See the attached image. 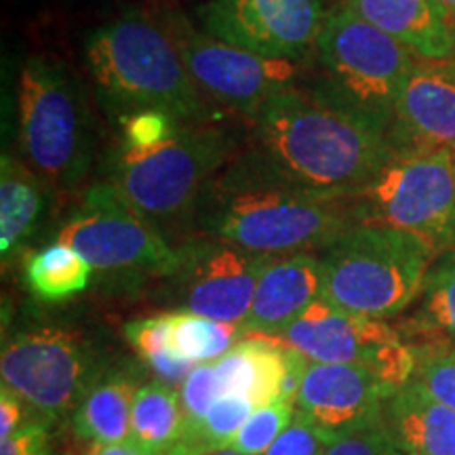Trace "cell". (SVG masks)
<instances>
[{
    "label": "cell",
    "mask_w": 455,
    "mask_h": 455,
    "mask_svg": "<svg viewBox=\"0 0 455 455\" xmlns=\"http://www.w3.org/2000/svg\"><path fill=\"white\" fill-rule=\"evenodd\" d=\"M261 167L325 196H356L396 155L388 131L318 87H289L253 116Z\"/></svg>",
    "instance_id": "cell-1"
},
{
    "label": "cell",
    "mask_w": 455,
    "mask_h": 455,
    "mask_svg": "<svg viewBox=\"0 0 455 455\" xmlns=\"http://www.w3.org/2000/svg\"><path fill=\"white\" fill-rule=\"evenodd\" d=\"M204 236L266 255L323 251L356 221L350 196H325L289 184L251 155L232 161L198 198Z\"/></svg>",
    "instance_id": "cell-2"
},
{
    "label": "cell",
    "mask_w": 455,
    "mask_h": 455,
    "mask_svg": "<svg viewBox=\"0 0 455 455\" xmlns=\"http://www.w3.org/2000/svg\"><path fill=\"white\" fill-rule=\"evenodd\" d=\"M87 61L101 98L127 114L158 110L180 123H201V89L171 34L167 13L131 11L101 26L87 43Z\"/></svg>",
    "instance_id": "cell-3"
},
{
    "label": "cell",
    "mask_w": 455,
    "mask_h": 455,
    "mask_svg": "<svg viewBox=\"0 0 455 455\" xmlns=\"http://www.w3.org/2000/svg\"><path fill=\"white\" fill-rule=\"evenodd\" d=\"M318 258L323 298L352 315L388 321L418 299L439 253L405 230L355 224Z\"/></svg>",
    "instance_id": "cell-4"
},
{
    "label": "cell",
    "mask_w": 455,
    "mask_h": 455,
    "mask_svg": "<svg viewBox=\"0 0 455 455\" xmlns=\"http://www.w3.org/2000/svg\"><path fill=\"white\" fill-rule=\"evenodd\" d=\"M318 89L388 131L395 106L418 61L398 43L341 3L327 11L316 41Z\"/></svg>",
    "instance_id": "cell-5"
},
{
    "label": "cell",
    "mask_w": 455,
    "mask_h": 455,
    "mask_svg": "<svg viewBox=\"0 0 455 455\" xmlns=\"http://www.w3.org/2000/svg\"><path fill=\"white\" fill-rule=\"evenodd\" d=\"M232 152L235 141L226 131L181 123L156 146L118 148L110 184L148 220H173L196 207Z\"/></svg>",
    "instance_id": "cell-6"
},
{
    "label": "cell",
    "mask_w": 455,
    "mask_h": 455,
    "mask_svg": "<svg viewBox=\"0 0 455 455\" xmlns=\"http://www.w3.org/2000/svg\"><path fill=\"white\" fill-rule=\"evenodd\" d=\"M20 140L30 167L55 188H74L91 163V124L64 66L32 57L20 78Z\"/></svg>",
    "instance_id": "cell-7"
},
{
    "label": "cell",
    "mask_w": 455,
    "mask_h": 455,
    "mask_svg": "<svg viewBox=\"0 0 455 455\" xmlns=\"http://www.w3.org/2000/svg\"><path fill=\"white\" fill-rule=\"evenodd\" d=\"M358 224H382L455 251V152H396L352 196Z\"/></svg>",
    "instance_id": "cell-8"
},
{
    "label": "cell",
    "mask_w": 455,
    "mask_h": 455,
    "mask_svg": "<svg viewBox=\"0 0 455 455\" xmlns=\"http://www.w3.org/2000/svg\"><path fill=\"white\" fill-rule=\"evenodd\" d=\"M57 241L70 244L91 268L106 275L171 278L180 266L178 249L112 184L89 188L72 218L60 228Z\"/></svg>",
    "instance_id": "cell-9"
},
{
    "label": "cell",
    "mask_w": 455,
    "mask_h": 455,
    "mask_svg": "<svg viewBox=\"0 0 455 455\" xmlns=\"http://www.w3.org/2000/svg\"><path fill=\"white\" fill-rule=\"evenodd\" d=\"M0 375L44 424L81 405L101 378L95 352L78 333L41 327L11 338L0 356Z\"/></svg>",
    "instance_id": "cell-10"
},
{
    "label": "cell",
    "mask_w": 455,
    "mask_h": 455,
    "mask_svg": "<svg viewBox=\"0 0 455 455\" xmlns=\"http://www.w3.org/2000/svg\"><path fill=\"white\" fill-rule=\"evenodd\" d=\"M275 338L310 363L363 367L395 390L411 382L415 373L413 348L396 327L379 318L352 315L325 298L312 301Z\"/></svg>",
    "instance_id": "cell-11"
},
{
    "label": "cell",
    "mask_w": 455,
    "mask_h": 455,
    "mask_svg": "<svg viewBox=\"0 0 455 455\" xmlns=\"http://www.w3.org/2000/svg\"><path fill=\"white\" fill-rule=\"evenodd\" d=\"M192 81L218 104L255 116L278 93L295 87L301 61L264 57L198 32L180 13H167Z\"/></svg>",
    "instance_id": "cell-12"
},
{
    "label": "cell",
    "mask_w": 455,
    "mask_h": 455,
    "mask_svg": "<svg viewBox=\"0 0 455 455\" xmlns=\"http://www.w3.org/2000/svg\"><path fill=\"white\" fill-rule=\"evenodd\" d=\"M323 0H209L198 9L218 41L276 60H306L325 24Z\"/></svg>",
    "instance_id": "cell-13"
},
{
    "label": "cell",
    "mask_w": 455,
    "mask_h": 455,
    "mask_svg": "<svg viewBox=\"0 0 455 455\" xmlns=\"http://www.w3.org/2000/svg\"><path fill=\"white\" fill-rule=\"evenodd\" d=\"M180 266L171 276L186 312L236 323L249 315L261 272L275 255L247 251L220 238H196L181 244Z\"/></svg>",
    "instance_id": "cell-14"
},
{
    "label": "cell",
    "mask_w": 455,
    "mask_h": 455,
    "mask_svg": "<svg viewBox=\"0 0 455 455\" xmlns=\"http://www.w3.org/2000/svg\"><path fill=\"white\" fill-rule=\"evenodd\" d=\"M395 392L363 367L310 363L295 398V411L335 439L382 422L386 401Z\"/></svg>",
    "instance_id": "cell-15"
},
{
    "label": "cell",
    "mask_w": 455,
    "mask_h": 455,
    "mask_svg": "<svg viewBox=\"0 0 455 455\" xmlns=\"http://www.w3.org/2000/svg\"><path fill=\"white\" fill-rule=\"evenodd\" d=\"M390 141L396 152H455L453 64H415L395 106Z\"/></svg>",
    "instance_id": "cell-16"
},
{
    "label": "cell",
    "mask_w": 455,
    "mask_h": 455,
    "mask_svg": "<svg viewBox=\"0 0 455 455\" xmlns=\"http://www.w3.org/2000/svg\"><path fill=\"white\" fill-rule=\"evenodd\" d=\"M224 395L247 396L255 409L295 403L310 361L284 341L249 333L213 363Z\"/></svg>",
    "instance_id": "cell-17"
},
{
    "label": "cell",
    "mask_w": 455,
    "mask_h": 455,
    "mask_svg": "<svg viewBox=\"0 0 455 455\" xmlns=\"http://www.w3.org/2000/svg\"><path fill=\"white\" fill-rule=\"evenodd\" d=\"M323 298V266L315 253L275 255L261 272L247 318L244 333L278 335Z\"/></svg>",
    "instance_id": "cell-18"
},
{
    "label": "cell",
    "mask_w": 455,
    "mask_h": 455,
    "mask_svg": "<svg viewBox=\"0 0 455 455\" xmlns=\"http://www.w3.org/2000/svg\"><path fill=\"white\" fill-rule=\"evenodd\" d=\"M348 7L390 34L424 61L455 57V21L436 0H344Z\"/></svg>",
    "instance_id": "cell-19"
},
{
    "label": "cell",
    "mask_w": 455,
    "mask_h": 455,
    "mask_svg": "<svg viewBox=\"0 0 455 455\" xmlns=\"http://www.w3.org/2000/svg\"><path fill=\"white\" fill-rule=\"evenodd\" d=\"M384 426L405 455H455V411L415 379L386 401Z\"/></svg>",
    "instance_id": "cell-20"
},
{
    "label": "cell",
    "mask_w": 455,
    "mask_h": 455,
    "mask_svg": "<svg viewBox=\"0 0 455 455\" xmlns=\"http://www.w3.org/2000/svg\"><path fill=\"white\" fill-rule=\"evenodd\" d=\"M415 301L413 315L396 327L407 344L455 350V251L435 259Z\"/></svg>",
    "instance_id": "cell-21"
},
{
    "label": "cell",
    "mask_w": 455,
    "mask_h": 455,
    "mask_svg": "<svg viewBox=\"0 0 455 455\" xmlns=\"http://www.w3.org/2000/svg\"><path fill=\"white\" fill-rule=\"evenodd\" d=\"M135 378L127 371L101 375L93 384L72 418L76 436L93 445H112L131 436Z\"/></svg>",
    "instance_id": "cell-22"
},
{
    "label": "cell",
    "mask_w": 455,
    "mask_h": 455,
    "mask_svg": "<svg viewBox=\"0 0 455 455\" xmlns=\"http://www.w3.org/2000/svg\"><path fill=\"white\" fill-rule=\"evenodd\" d=\"M43 178L13 155L0 163V253L13 255L36 230L43 213Z\"/></svg>",
    "instance_id": "cell-23"
},
{
    "label": "cell",
    "mask_w": 455,
    "mask_h": 455,
    "mask_svg": "<svg viewBox=\"0 0 455 455\" xmlns=\"http://www.w3.org/2000/svg\"><path fill=\"white\" fill-rule=\"evenodd\" d=\"M186 415L175 386L150 382L140 386L131 413V441L148 451L163 455L184 441Z\"/></svg>",
    "instance_id": "cell-24"
},
{
    "label": "cell",
    "mask_w": 455,
    "mask_h": 455,
    "mask_svg": "<svg viewBox=\"0 0 455 455\" xmlns=\"http://www.w3.org/2000/svg\"><path fill=\"white\" fill-rule=\"evenodd\" d=\"M93 268L70 244L51 243L26 264L28 289L43 301H61L87 289Z\"/></svg>",
    "instance_id": "cell-25"
},
{
    "label": "cell",
    "mask_w": 455,
    "mask_h": 455,
    "mask_svg": "<svg viewBox=\"0 0 455 455\" xmlns=\"http://www.w3.org/2000/svg\"><path fill=\"white\" fill-rule=\"evenodd\" d=\"M244 335L243 325L236 323H220L213 318L195 315V312H171V341L184 361L192 365L218 361L238 338Z\"/></svg>",
    "instance_id": "cell-26"
},
{
    "label": "cell",
    "mask_w": 455,
    "mask_h": 455,
    "mask_svg": "<svg viewBox=\"0 0 455 455\" xmlns=\"http://www.w3.org/2000/svg\"><path fill=\"white\" fill-rule=\"evenodd\" d=\"M124 338L138 352L141 363L164 384L178 386L196 365L181 358L171 341V312L161 316L140 318L124 325Z\"/></svg>",
    "instance_id": "cell-27"
},
{
    "label": "cell",
    "mask_w": 455,
    "mask_h": 455,
    "mask_svg": "<svg viewBox=\"0 0 455 455\" xmlns=\"http://www.w3.org/2000/svg\"><path fill=\"white\" fill-rule=\"evenodd\" d=\"M253 411L255 405L247 396H220L203 418V422L196 426L195 432L186 441L203 449L204 453L221 451V449L230 445V441L243 428V424L251 418Z\"/></svg>",
    "instance_id": "cell-28"
},
{
    "label": "cell",
    "mask_w": 455,
    "mask_h": 455,
    "mask_svg": "<svg viewBox=\"0 0 455 455\" xmlns=\"http://www.w3.org/2000/svg\"><path fill=\"white\" fill-rule=\"evenodd\" d=\"M293 418L295 405L291 403H272L255 409L226 449L241 455H264L281 436V432L293 422Z\"/></svg>",
    "instance_id": "cell-29"
},
{
    "label": "cell",
    "mask_w": 455,
    "mask_h": 455,
    "mask_svg": "<svg viewBox=\"0 0 455 455\" xmlns=\"http://www.w3.org/2000/svg\"><path fill=\"white\" fill-rule=\"evenodd\" d=\"M411 348L415 355V382L455 411V350L441 346H411Z\"/></svg>",
    "instance_id": "cell-30"
},
{
    "label": "cell",
    "mask_w": 455,
    "mask_h": 455,
    "mask_svg": "<svg viewBox=\"0 0 455 455\" xmlns=\"http://www.w3.org/2000/svg\"><path fill=\"white\" fill-rule=\"evenodd\" d=\"M220 396H224L221 392L218 373H215L213 363H203V365H196L192 369L190 375L181 384V407H184L186 415V436L195 432L198 424L203 422V418L207 415L209 409Z\"/></svg>",
    "instance_id": "cell-31"
},
{
    "label": "cell",
    "mask_w": 455,
    "mask_h": 455,
    "mask_svg": "<svg viewBox=\"0 0 455 455\" xmlns=\"http://www.w3.org/2000/svg\"><path fill=\"white\" fill-rule=\"evenodd\" d=\"M123 141L121 146L129 148H150L164 141L175 133L180 121H175L169 114L158 110H141L127 114L121 118Z\"/></svg>",
    "instance_id": "cell-32"
},
{
    "label": "cell",
    "mask_w": 455,
    "mask_h": 455,
    "mask_svg": "<svg viewBox=\"0 0 455 455\" xmlns=\"http://www.w3.org/2000/svg\"><path fill=\"white\" fill-rule=\"evenodd\" d=\"M333 436L295 411L293 422L281 432L264 455H323Z\"/></svg>",
    "instance_id": "cell-33"
},
{
    "label": "cell",
    "mask_w": 455,
    "mask_h": 455,
    "mask_svg": "<svg viewBox=\"0 0 455 455\" xmlns=\"http://www.w3.org/2000/svg\"><path fill=\"white\" fill-rule=\"evenodd\" d=\"M323 455H405L382 422L335 436Z\"/></svg>",
    "instance_id": "cell-34"
},
{
    "label": "cell",
    "mask_w": 455,
    "mask_h": 455,
    "mask_svg": "<svg viewBox=\"0 0 455 455\" xmlns=\"http://www.w3.org/2000/svg\"><path fill=\"white\" fill-rule=\"evenodd\" d=\"M49 430L44 422H26L0 441V455H47Z\"/></svg>",
    "instance_id": "cell-35"
},
{
    "label": "cell",
    "mask_w": 455,
    "mask_h": 455,
    "mask_svg": "<svg viewBox=\"0 0 455 455\" xmlns=\"http://www.w3.org/2000/svg\"><path fill=\"white\" fill-rule=\"evenodd\" d=\"M30 411V407L17 396L13 390L3 386L0 388V436H11L15 430L24 426V418Z\"/></svg>",
    "instance_id": "cell-36"
},
{
    "label": "cell",
    "mask_w": 455,
    "mask_h": 455,
    "mask_svg": "<svg viewBox=\"0 0 455 455\" xmlns=\"http://www.w3.org/2000/svg\"><path fill=\"white\" fill-rule=\"evenodd\" d=\"M91 455H156L148 449L140 447L135 441H123V443H112V445H95Z\"/></svg>",
    "instance_id": "cell-37"
},
{
    "label": "cell",
    "mask_w": 455,
    "mask_h": 455,
    "mask_svg": "<svg viewBox=\"0 0 455 455\" xmlns=\"http://www.w3.org/2000/svg\"><path fill=\"white\" fill-rule=\"evenodd\" d=\"M163 455H207V453H204L203 449H198L196 445H192V443L181 441L175 447H171L169 451H164Z\"/></svg>",
    "instance_id": "cell-38"
},
{
    "label": "cell",
    "mask_w": 455,
    "mask_h": 455,
    "mask_svg": "<svg viewBox=\"0 0 455 455\" xmlns=\"http://www.w3.org/2000/svg\"><path fill=\"white\" fill-rule=\"evenodd\" d=\"M436 3L441 4V9L445 11L449 20L455 21V0H436Z\"/></svg>",
    "instance_id": "cell-39"
},
{
    "label": "cell",
    "mask_w": 455,
    "mask_h": 455,
    "mask_svg": "<svg viewBox=\"0 0 455 455\" xmlns=\"http://www.w3.org/2000/svg\"><path fill=\"white\" fill-rule=\"evenodd\" d=\"M207 455H241V453L230 451V449H221V451H213V453H207Z\"/></svg>",
    "instance_id": "cell-40"
},
{
    "label": "cell",
    "mask_w": 455,
    "mask_h": 455,
    "mask_svg": "<svg viewBox=\"0 0 455 455\" xmlns=\"http://www.w3.org/2000/svg\"><path fill=\"white\" fill-rule=\"evenodd\" d=\"M453 66H455V60H453Z\"/></svg>",
    "instance_id": "cell-41"
}]
</instances>
